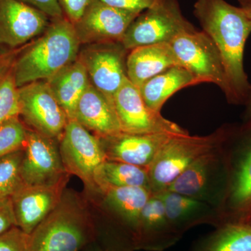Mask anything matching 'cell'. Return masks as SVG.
I'll use <instances>...</instances> for the list:
<instances>
[{"instance_id": "cell-1", "label": "cell", "mask_w": 251, "mask_h": 251, "mask_svg": "<svg viewBox=\"0 0 251 251\" xmlns=\"http://www.w3.org/2000/svg\"><path fill=\"white\" fill-rule=\"evenodd\" d=\"M193 14L221 54L228 85L227 102L244 105L251 89L244 65L251 18L242 6H234L226 0H197Z\"/></svg>"}, {"instance_id": "cell-2", "label": "cell", "mask_w": 251, "mask_h": 251, "mask_svg": "<svg viewBox=\"0 0 251 251\" xmlns=\"http://www.w3.org/2000/svg\"><path fill=\"white\" fill-rule=\"evenodd\" d=\"M52 21L40 38L18 54L15 67L18 88L49 80L77 59L80 41L74 23L65 16Z\"/></svg>"}, {"instance_id": "cell-3", "label": "cell", "mask_w": 251, "mask_h": 251, "mask_svg": "<svg viewBox=\"0 0 251 251\" xmlns=\"http://www.w3.org/2000/svg\"><path fill=\"white\" fill-rule=\"evenodd\" d=\"M83 204L65 189L60 202L30 234L28 251H80L94 237Z\"/></svg>"}, {"instance_id": "cell-4", "label": "cell", "mask_w": 251, "mask_h": 251, "mask_svg": "<svg viewBox=\"0 0 251 251\" xmlns=\"http://www.w3.org/2000/svg\"><path fill=\"white\" fill-rule=\"evenodd\" d=\"M224 149L229 180L221 225L245 223L251 214V122L231 125Z\"/></svg>"}, {"instance_id": "cell-5", "label": "cell", "mask_w": 251, "mask_h": 251, "mask_svg": "<svg viewBox=\"0 0 251 251\" xmlns=\"http://www.w3.org/2000/svg\"><path fill=\"white\" fill-rule=\"evenodd\" d=\"M230 128L231 125H226L204 136H172L148 168L150 189L153 194L166 191L193 162L220 148L227 139Z\"/></svg>"}, {"instance_id": "cell-6", "label": "cell", "mask_w": 251, "mask_h": 251, "mask_svg": "<svg viewBox=\"0 0 251 251\" xmlns=\"http://www.w3.org/2000/svg\"><path fill=\"white\" fill-rule=\"evenodd\" d=\"M224 143L193 162L167 190L213 204L221 214L229 180Z\"/></svg>"}, {"instance_id": "cell-7", "label": "cell", "mask_w": 251, "mask_h": 251, "mask_svg": "<svg viewBox=\"0 0 251 251\" xmlns=\"http://www.w3.org/2000/svg\"><path fill=\"white\" fill-rule=\"evenodd\" d=\"M195 30L181 12L178 0H158L135 18L121 43L130 51L140 46L170 44L178 36Z\"/></svg>"}, {"instance_id": "cell-8", "label": "cell", "mask_w": 251, "mask_h": 251, "mask_svg": "<svg viewBox=\"0 0 251 251\" xmlns=\"http://www.w3.org/2000/svg\"><path fill=\"white\" fill-rule=\"evenodd\" d=\"M181 67L191 73L198 84L209 82L219 87L226 97L228 85L219 50L204 31L184 33L170 43Z\"/></svg>"}, {"instance_id": "cell-9", "label": "cell", "mask_w": 251, "mask_h": 251, "mask_svg": "<svg viewBox=\"0 0 251 251\" xmlns=\"http://www.w3.org/2000/svg\"><path fill=\"white\" fill-rule=\"evenodd\" d=\"M59 151L67 173L80 178L89 189L97 191L94 173L106 161L99 137L76 120H70L59 140Z\"/></svg>"}, {"instance_id": "cell-10", "label": "cell", "mask_w": 251, "mask_h": 251, "mask_svg": "<svg viewBox=\"0 0 251 251\" xmlns=\"http://www.w3.org/2000/svg\"><path fill=\"white\" fill-rule=\"evenodd\" d=\"M113 103L123 133L189 134L184 128L162 116L161 112L149 108L142 98L139 89L128 79L114 96Z\"/></svg>"}, {"instance_id": "cell-11", "label": "cell", "mask_w": 251, "mask_h": 251, "mask_svg": "<svg viewBox=\"0 0 251 251\" xmlns=\"http://www.w3.org/2000/svg\"><path fill=\"white\" fill-rule=\"evenodd\" d=\"M20 117L41 134L60 140L69 120L46 80L19 87Z\"/></svg>"}, {"instance_id": "cell-12", "label": "cell", "mask_w": 251, "mask_h": 251, "mask_svg": "<svg viewBox=\"0 0 251 251\" xmlns=\"http://www.w3.org/2000/svg\"><path fill=\"white\" fill-rule=\"evenodd\" d=\"M21 172L27 186H53L68 181L57 140L27 128Z\"/></svg>"}, {"instance_id": "cell-13", "label": "cell", "mask_w": 251, "mask_h": 251, "mask_svg": "<svg viewBox=\"0 0 251 251\" xmlns=\"http://www.w3.org/2000/svg\"><path fill=\"white\" fill-rule=\"evenodd\" d=\"M126 49L121 41L100 43L88 49L80 60L87 69L91 83L113 100L127 77Z\"/></svg>"}, {"instance_id": "cell-14", "label": "cell", "mask_w": 251, "mask_h": 251, "mask_svg": "<svg viewBox=\"0 0 251 251\" xmlns=\"http://www.w3.org/2000/svg\"><path fill=\"white\" fill-rule=\"evenodd\" d=\"M138 14L117 9L92 0L82 17L74 24L81 43L121 41Z\"/></svg>"}, {"instance_id": "cell-15", "label": "cell", "mask_w": 251, "mask_h": 251, "mask_svg": "<svg viewBox=\"0 0 251 251\" xmlns=\"http://www.w3.org/2000/svg\"><path fill=\"white\" fill-rule=\"evenodd\" d=\"M44 13L20 0H0V46L18 49L49 25Z\"/></svg>"}, {"instance_id": "cell-16", "label": "cell", "mask_w": 251, "mask_h": 251, "mask_svg": "<svg viewBox=\"0 0 251 251\" xmlns=\"http://www.w3.org/2000/svg\"><path fill=\"white\" fill-rule=\"evenodd\" d=\"M67 181L53 186L24 185L11 198L16 226L30 234L60 202Z\"/></svg>"}, {"instance_id": "cell-17", "label": "cell", "mask_w": 251, "mask_h": 251, "mask_svg": "<svg viewBox=\"0 0 251 251\" xmlns=\"http://www.w3.org/2000/svg\"><path fill=\"white\" fill-rule=\"evenodd\" d=\"M97 193L101 196L103 204L109 215L124 231L133 250L140 214L153 193L147 188L139 186L106 187Z\"/></svg>"}, {"instance_id": "cell-18", "label": "cell", "mask_w": 251, "mask_h": 251, "mask_svg": "<svg viewBox=\"0 0 251 251\" xmlns=\"http://www.w3.org/2000/svg\"><path fill=\"white\" fill-rule=\"evenodd\" d=\"M173 135H175L135 134L122 132L99 139L106 160L148 168L163 145Z\"/></svg>"}, {"instance_id": "cell-19", "label": "cell", "mask_w": 251, "mask_h": 251, "mask_svg": "<svg viewBox=\"0 0 251 251\" xmlns=\"http://www.w3.org/2000/svg\"><path fill=\"white\" fill-rule=\"evenodd\" d=\"M155 195L163 201L170 223L181 237L200 225L216 227L222 224L221 211L213 204L168 190Z\"/></svg>"}, {"instance_id": "cell-20", "label": "cell", "mask_w": 251, "mask_h": 251, "mask_svg": "<svg viewBox=\"0 0 251 251\" xmlns=\"http://www.w3.org/2000/svg\"><path fill=\"white\" fill-rule=\"evenodd\" d=\"M170 223L161 198L153 194L140 214L136 239V250L164 251L181 239Z\"/></svg>"}, {"instance_id": "cell-21", "label": "cell", "mask_w": 251, "mask_h": 251, "mask_svg": "<svg viewBox=\"0 0 251 251\" xmlns=\"http://www.w3.org/2000/svg\"><path fill=\"white\" fill-rule=\"evenodd\" d=\"M99 138L122 133L113 100L92 83L82 94L75 110V120Z\"/></svg>"}, {"instance_id": "cell-22", "label": "cell", "mask_w": 251, "mask_h": 251, "mask_svg": "<svg viewBox=\"0 0 251 251\" xmlns=\"http://www.w3.org/2000/svg\"><path fill=\"white\" fill-rule=\"evenodd\" d=\"M178 65L181 66L170 44L140 46L127 55V77L139 88L151 77Z\"/></svg>"}, {"instance_id": "cell-23", "label": "cell", "mask_w": 251, "mask_h": 251, "mask_svg": "<svg viewBox=\"0 0 251 251\" xmlns=\"http://www.w3.org/2000/svg\"><path fill=\"white\" fill-rule=\"evenodd\" d=\"M46 81L69 121L75 120L77 103L90 83L83 62L77 59Z\"/></svg>"}, {"instance_id": "cell-24", "label": "cell", "mask_w": 251, "mask_h": 251, "mask_svg": "<svg viewBox=\"0 0 251 251\" xmlns=\"http://www.w3.org/2000/svg\"><path fill=\"white\" fill-rule=\"evenodd\" d=\"M198 85L191 73L181 66H175L144 82L139 87L144 102L153 111L161 112L163 105L178 91Z\"/></svg>"}, {"instance_id": "cell-25", "label": "cell", "mask_w": 251, "mask_h": 251, "mask_svg": "<svg viewBox=\"0 0 251 251\" xmlns=\"http://www.w3.org/2000/svg\"><path fill=\"white\" fill-rule=\"evenodd\" d=\"M190 251H251V225L227 223L195 242Z\"/></svg>"}, {"instance_id": "cell-26", "label": "cell", "mask_w": 251, "mask_h": 251, "mask_svg": "<svg viewBox=\"0 0 251 251\" xmlns=\"http://www.w3.org/2000/svg\"><path fill=\"white\" fill-rule=\"evenodd\" d=\"M97 191L106 187L139 186L150 189L148 168L123 162L106 160L97 168L94 175Z\"/></svg>"}, {"instance_id": "cell-27", "label": "cell", "mask_w": 251, "mask_h": 251, "mask_svg": "<svg viewBox=\"0 0 251 251\" xmlns=\"http://www.w3.org/2000/svg\"><path fill=\"white\" fill-rule=\"evenodd\" d=\"M21 49L0 50V123L20 117L19 88L15 74L16 59Z\"/></svg>"}, {"instance_id": "cell-28", "label": "cell", "mask_w": 251, "mask_h": 251, "mask_svg": "<svg viewBox=\"0 0 251 251\" xmlns=\"http://www.w3.org/2000/svg\"><path fill=\"white\" fill-rule=\"evenodd\" d=\"M23 153L20 150L0 158V201L11 199L25 185L21 172Z\"/></svg>"}, {"instance_id": "cell-29", "label": "cell", "mask_w": 251, "mask_h": 251, "mask_svg": "<svg viewBox=\"0 0 251 251\" xmlns=\"http://www.w3.org/2000/svg\"><path fill=\"white\" fill-rule=\"evenodd\" d=\"M26 139L27 128L19 116L0 123V158L24 150Z\"/></svg>"}, {"instance_id": "cell-30", "label": "cell", "mask_w": 251, "mask_h": 251, "mask_svg": "<svg viewBox=\"0 0 251 251\" xmlns=\"http://www.w3.org/2000/svg\"><path fill=\"white\" fill-rule=\"evenodd\" d=\"M28 234L14 227L0 234V251H28Z\"/></svg>"}, {"instance_id": "cell-31", "label": "cell", "mask_w": 251, "mask_h": 251, "mask_svg": "<svg viewBox=\"0 0 251 251\" xmlns=\"http://www.w3.org/2000/svg\"><path fill=\"white\" fill-rule=\"evenodd\" d=\"M64 16L75 24L82 17L92 0H57Z\"/></svg>"}, {"instance_id": "cell-32", "label": "cell", "mask_w": 251, "mask_h": 251, "mask_svg": "<svg viewBox=\"0 0 251 251\" xmlns=\"http://www.w3.org/2000/svg\"><path fill=\"white\" fill-rule=\"evenodd\" d=\"M117 9L140 14L156 4L158 0H100Z\"/></svg>"}, {"instance_id": "cell-33", "label": "cell", "mask_w": 251, "mask_h": 251, "mask_svg": "<svg viewBox=\"0 0 251 251\" xmlns=\"http://www.w3.org/2000/svg\"><path fill=\"white\" fill-rule=\"evenodd\" d=\"M49 16L51 20L64 17L62 8L57 0H20Z\"/></svg>"}, {"instance_id": "cell-34", "label": "cell", "mask_w": 251, "mask_h": 251, "mask_svg": "<svg viewBox=\"0 0 251 251\" xmlns=\"http://www.w3.org/2000/svg\"><path fill=\"white\" fill-rule=\"evenodd\" d=\"M16 226L11 200L0 201V234Z\"/></svg>"}, {"instance_id": "cell-35", "label": "cell", "mask_w": 251, "mask_h": 251, "mask_svg": "<svg viewBox=\"0 0 251 251\" xmlns=\"http://www.w3.org/2000/svg\"><path fill=\"white\" fill-rule=\"evenodd\" d=\"M244 106L245 110L243 115V122H251V89Z\"/></svg>"}, {"instance_id": "cell-36", "label": "cell", "mask_w": 251, "mask_h": 251, "mask_svg": "<svg viewBox=\"0 0 251 251\" xmlns=\"http://www.w3.org/2000/svg\"><path fill=\"white\" fill-rule=\"evenodd\" d=\"M242 7L244 8L246 12H247V14L251 18V1L250 3H249V4L245 5V6H242Z\"/></svg>"}, {"instance_id": "cell-37", "label": "cell", "mask_w": 251, "mask_h": 251, "mask_svg": "<svg viewBox=\"0 0 251 251\" xmlns=\"http://www.w3.org/2000/svg\"><path fill=\"white\" fill-rule=\"evenodd\" d=\"M238 1H239V4H241V6H244L249 4V3H250L251 0H238Z\"/></svg>"}, {"instance_id": "cell-38", "label": "cell", "mask_w": 251, "mask_h": 251, "mask_svg": "<svg viewBox=\"0 0 251 251\" xmlns=\"http://www.w3.org/2000/svg\"><path fill=\"white\" fill-rule=\"evenodd\" d=\"M100 251H120L115 250V249H112V248H110V249H105V250Z\"/></svg>"}, {"instance_id": "cell-39", "label": "cell", "mask_w": 251, "mask_h": 251, "mask_svg": "<svg viewBox=\"0 0 251 251\" xmlns=\"http://www.w3.org/2000/svg\"><path fill=\"white\" fill-rule=\"evenodd\" d=\"M245 223H247V224L251 225V216H249V219H247V221H246Z\"/></svg>"}]
</instances>
